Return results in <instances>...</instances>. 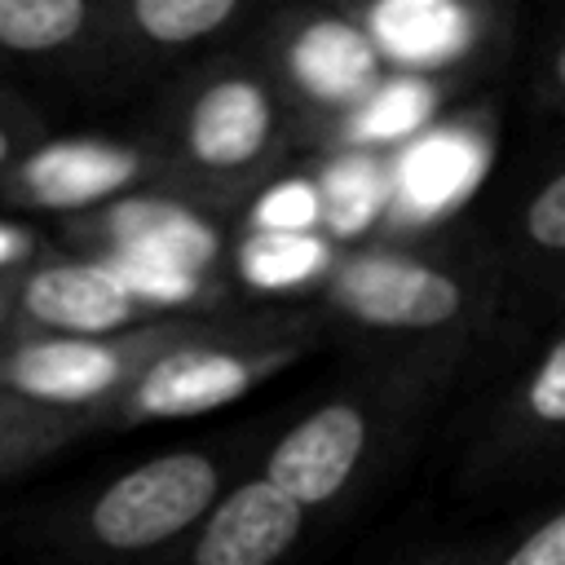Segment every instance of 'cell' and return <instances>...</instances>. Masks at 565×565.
I'll list each match as a JSON object with an SVG mask.
<instances>
[{
    "mask_svg": "<svg viewBox=\"0 0 565 565\" xmlns=\"http://www.w3.org/2000/svg\"><path fill=\"white\" fill-rule=\"evenodd\" d=\"M44 256L40 234L18 225V221H0V278H18L26 274L35 260Z\"/></svg>",
    "mask_w": 565,
    "mask_h": 565,
    "instance_id": "cell-21",
    "label": "cell"
},
{
    "mask_svg": "<svg viewBox=\"0 0 565 565\" xmlns=\"http://www.w3.org/2000/svg\"><path fill=\"white\" fill-rule=\"evenodd\" d=\"M565 463V318L521 362V371L481 411L455 486L490 494L503 486L539 481Z\"/></svg>",
    "mask_w": 565,
    "mask_h": 565,
    "instance_id": "cell-7",
    "label": "cell"
},
{
    "mask_svg": "<svg viewBox=\"0 0 565 565\" xmlns=\"http://www.w3.org/2000/svg\"><path fill=\"white\" fill-rule=\"evenodd\" d=\"M247 0H106L93 79H132L252 22Z\"/></svg>",
    "mask_w": 565,
    "mask_h": 565,
    "instance_id": "cell-11",
    "label": "cell"
},
{
    "mask_svg": "<svg viewBox=\"0 0 565 565\" xmlns=\"http://www.w3.org/2000/svg\"><path fill=\"white\" fill-rule=\"evenodd\" d=\"M49 141V124L40 106L0 84V185L18 172V163Z\"/></svg>",
    "mask_w": 565,
    "mask_h": 565,
    "instance_id": "cell-19",
    "label": "cell"
},
{
    "mask_svg": "<svg viewBox=\"0 0 565 565\" xmlns=\"http://www.w3.org/2000/svg\"><path fill=\"white\" fill-rule=\"evenodd\" d=\"M132 194L172 199L168 163L150 137H49L0 185L4 207L62 216L93 207L106 212L115 199Z\"/></svg>",
    "mask_w": 565,
    "mask_h": 565,
    "instance_id": "cell-9",
    "label": "cell"
},
{
    "mask_svg": "<svg viewBox=\"0 0 565 565\" xmlns=\"http://www.w3.org/2000/svg\"><path fill=\"white\" fill-rule=\"evenodd\" d=\"M22 278V274H18ZM18 278H0V344L13 331V305H18Z\"/></svg>",
    "mask_w": 565,
    "mask_h": 565,
    "instance_id": "cell-23",
    "label": "cell"
},
{
    "mask_svg": "<svg viewBox=\"0 0 565 565\" xmlns=\"http://www.w3.org/2000/svg\"><path fill=\"white\" fill-rule=\"evenodd\" d=\"M97 428L102 424L93 415L57 411V406H44V402L22 397L0 384V481L49 463L57 450H66L71 441H79Z\"/></svg>",
    "mask_w": 565,
    "mask_h": 565,
    "instance_id": "cell-15",
    "label": "cell"
},
{
    "mask_svg": "<svg viewBox=\"0 0 565 565\" xmlns=\"http://www.w3.org/2000/svg\"><path fill=\"white\" fill-rule=\"evenodd\" d=\"M313 516L260 472L238 477L230 494L163 565H282L309 534Z\"/></svg>",
    "mask_w": 565,
    "mask_h": 565,
    "instance_id": "cell-12",
    "label": "cell"
},
{
    "mask_svg": "<svg viewBox=\"0 0 565 565\" xmlns=\"http://www.w3.org/2000/svg\"><path fill=\"white\" fill-rule=\"evenodd\" d=\"M230 313L168 309L110 335H18L0 344V384L57 411L102 415L168 353L212 335ZM102 424V419H97Z\"/></svg>",
    "mask_w": 565,
    "mask_h": 565,
    "instance_id": "cell-6",
    "label": "cell"
},
{
    "mask_svg": "<svg viewBox=\"0 0 565 565\" xmlns=\"http://www.w3.org/2000/svg\"><path fill=\"white\" fill-rule=\"evenodd\" d=\"M512 243L521 269L534 278H565V159L521 194L512 212Z\"/></svg>",
    "mask_w": 565,
    "mask_h": 565,
    "instance_id": "cell-16",
    "label": "cell"
},
{
    "mask_svg": "<svg viewBox=\"0 0 565 565\" xmlns=\"http://www.w3.org/2000/svg\"><path fill=\"white\" fill-rule=\"evenodd\" d=\"M494 278L463 247L384 243L335 260L322 282V327H353L375 349L481 335Z\"/></svg>",
    "mask_w": 565,
    "mask_h": 565,
    "instance_id": "cell-4",
    "label": "cell"
},
{
    "mask_svg": "<svg viewBox=\"0 0 565 565\" xmlns=\"http://www.w3.org/2000/svg\"><path fill=\"white\" fill-rule=\"evenodd\" d=\"M168 309L146 305L124 274L97 260L40 256L18 278L13 331L18 335H110L137 322H150Z\"/></svg>",
    "mask_w": 565,
    "mask_h": 565,
    "instance_id": "cell-10",
    "label": "cell"
},
{
    "mask_svg": "<svg viewBox=\"0 0 565 565\" xmlns=\"http://www.w3.org/2000/svg\"><path fill=\"white\" fill-rule=\"evenodd\" d=\"M106 0H0V57L93 79Z\"/></svg>",
    "mask_w": 565,
    "mask_h": 565,
    "instance_id": "cell-14",
    "label": "cell"
},
{
    "mask_svg": "<svg viewBox=\"0 0 565 565\" xmlns=\"http://www.w3.org/2000/svg\"><path fill=\"white\" fill-rule=\"evenodd\" d=\"M282 22L287 31L269 40L265 57L291 102L296 132L335 146L344 124L388 79V66L353 13H287Z\"/></svg>",
    "mask_w": 565,
    "mask_h": 565,
    "instance_id": "cell-8",
    "label": "cell"
},
{
    "mask_svg": "<svg viewBox=\"0 0 565 565\" xmlns=\"http://www.w3.org/2000/svg\"><path fill=\"white\" fill-rule=\"evenodd\" d=\"M477 340L371 349L331 393L305 406L260 455V477L296 508L322 516L362 494L450 393Z\"/></svg>",
    "mask_w": 565,
    "mask_h": 565,
    "instance_id": "cell-1",
    "label": "cell"
},
{
    "mask_svg": "<svg viewBox=\"0 0 565 565\" xmlns=\"http://www.w3.org/2000/svg\"><path fill=\"white\" fill-rule=\"evenodd\" d=\"M349 13L366 31L384 66H402V75H415V79L459 71L481 53V44L494 40L486 31L494 13L472 4H375V9H349Z\"/></svg>",
    "mask_w": 565,
    "mask_h": 565,
    "instance_id": "cell-13",
    "label": "cell"
},
{
    "mask_svg": "<svg viewBox=\"0 0 565 565\" xmlns=\"http://www.w3.org/2000/svg\"><path fill=\"white\" fill-rule=\"evenodd\" d=\"M530 102H534V110L565 119V26L552 35V44L543 49V57L530 75Z\"/></svg>",
    "mask_w": 565,
    "mask_h": 565,
    "instance_id": "cell-20",
    "label": "cell"
},
{
    "mask_svg": "<svg viewBox=\"0 0 565 565\" xmlns=\"http://www.w3.org/2000/svg\"><path fill=\"white\" fill-rule=\"evenodd\" d=\"M433 102H437V93H433V84L428 79H415V75H388L380 88H375V97L344 124V132H340V146H384V141H397V137H406L419 119H428L433 115Z\"/></svg>",
    "mask_w": 565,
    "mask_h": 565,
    "instance_id": "cell-17",
    "label": "cell"
},
{
    "mask_svg": "<svg viewBox=\"0 0 565 565\" xmlns=\"http://www.w3.org/2000/svg\"><path fill=\"white\" fill-rule=\"evenodd\" d=\"M291 102L265 53H216L185 66L154 110L172 199L230 207L256 194L296 141Z\"/></svg>",
    "mask_w": 565,
    "mask_h": 565,
    "instance_id": "cell-2",
    "label": "cell"
},
{
    "mask_svg": "<svg viewBox=\"0 0 565 565\" xmlns=\"http://www.w3.org/2000/svg\"><path fill=\"white\" fill-rule=\"evenodd\" d=\"M490 561V543H459V547H433L419 552L402 565H486Z\"/></svg>",
    "mask_w": 565,
    "mask_h": 565,
    "instance_id": "cell-22",
    "label": "cell"
},
{
    "mask_svg": "<svg viewBox=\"0 0 565 565\" xmlns=\"http://www.w3.org/2000/svg\"><path fill=\"white\" fill-rule=\"evenodd\" d=\"M322 340H327V327L322 318H309V313H282V309L230 313L212 335L150 366L97 419L102 428H137V424L212 415L247 397L265 380L282 375L287 366L305 362Z\"/></svg>",
    "mask_w": 565,
    "mask_h": 565,
    "instance_id": "cell-5",
    "label": "cell"
},
{
    "mask_svg": "<svg viewBox=\"0 0 565 565\" xmlns=\"http://www.w3.org/2000/svg\"><path fill=\"white\" fill-rule=\"evenodd\" d=\"M230 477L225 450H159L44 512L31 539L53 565H163L230 494Z\"/></svg>",
    "mask_w": 565,
    "mask_h": 565,
    "instance_id": "cell-3",
    "label": "cell"
},
{
    "mask_svg": "<svg viewBox=\"0 0 565 565\" xmlns=\"http://www.w3.org/2000/svg\"><path fill=\"white\" fill-rule=\"evenodd\" d=\"M486 565H565V499L525 521L512 539L490 543Z\"/></svg>",
    "mask_w": 565,
    "mask_h": 565,
    "instance_id": "cell-18",
    "label": "cell"
}]
</instances>
